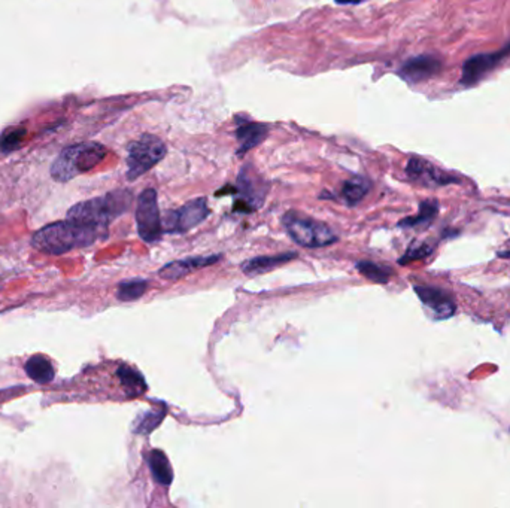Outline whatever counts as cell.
<instances>
[{"mask_svg":"<svg viewBox=\"0 0 510 508\" xmlns=\"http://www.w3.org/2000/svg\"><path fill=\"white\" fill-rule=\"evenodd\" d=\"M117 374H118L121 384H123L124 389L127 391L128 397L141 395V393L145 392L146 383H145L142 374L139 371H136V370L130 369V367L124 365V367H119Z\"/></svg>","mask_w":510,"mask_h":508,"instance_id":"ffe728a7","label":"cell"},{"mask_svg":"<svg viewBox=\"0 0 510 508\" xmlns=\"http://www.w3.org/2000/svg\"><path fill=\"white\" fill-rule=\"evenodd\" d=\"M282 225L290 238L303 248H324L337 242V234L327 224L312 220L297 212H287L282 218Z\"/></svg>","mask_w":510,"mask_h":508,"instance_id":"277c9868","label":"cell"},{"mask_svg":"<svg viewBox=\"0 0 510 508\" xmlns=\"http://www.w3.org/2000/svg\"><path fill=\"white\" fill-rule=\"evenodd\" d=\"M106 152V148L96 142L67 146L51 165V176L57 182L72 181L96 168L105 159Z\"/></svg>","mask_w":510,"mask_h":508,"instance_id":"3957f363","label":"cell"},{"mask_svg":"<svg viewBox=\"0 0 510 508\" xmlns=\"http://www.w3.org/2000/svg\"><path fill=\"white\" fill-rule=\"evenodd\" d=\"M146 288H148V280L146 279H128L123 280L118 285V291H117V299L119 301H136L139 300L141 297H143Z\"/></svg>","mask_w":510,"mask_h":508,"instance_id":"44dd1931","label":"cell"},{"mask_svg":"<svg viewBox=\"0 0 510 508\" xmlns=\"http://www.w3.org/2000/svg\"><path fill=\"white\" fill-rule=\"evenodd\" d=\"M299 257L297 252H283V253H276V255H267V257H257L245 261L242 264V271L248 276H258L267 273L276 267L287 264V262L296 259Z\"/></svg>","mask_w":510,"mask_h":508,"instance_id":"9a60e30c","label":"cell"},{"mask_svg":"<svg viewBox=\"0 0 510 508\" xmlns=\"http://www.w3.org/2000/svg\"><path fill=\"white\" fill-rule=\"evenodd\" d=\"M25 136V130L21 127H15L11 130H6L0 137V151L3 154H10L15 150H19L23 143V139Z\"/></svg>","mask_w":510,"mask_h":508,"instance_id":"cb8c5ba5","label":"cell"},{"mask_svg":"<svg viewBox=\"0 0 510 508\" xmlns=\"http://www.w3.org/2000/svg\"><path fill=\"white\" fill-rule=\"evenodd\" d=\"M498 257H510V252H501V253H497Z\"/></svg>","mask_w":510,"mask_h":508,"instance_id":"4316f807","label":"cell"},{"mask_svg":"<svg viewBox=\"0 0 510 508\" xmlns=\"http://www.w3.org/2000/svg\"><path fill=\"white\" fill-rule=\"evenodd\" d=\"M439 212V203L436 200H426L419 203V212L415 216L404 218L399 222L402 229H415V227L430 225Z\"/></svg>","mask_w":510,"mask_h":508,"instance_id":"d6986e66","label":"cell"},{"mask_svg":"<svg viewBox=\"0 0 510 508\" xmlns=\"http://www.w3.org/2000/svg\"><path fill=\"white\" fill-rule=\"evenodd\" d=\"M415 292L418 294L419 300L436 314L437 319H448L455 313V303L452 297L443 289L433 286H415Z\"/></svg>","mask_w":510,"mask_h":508,"instance_id":"5bb4252c","label":"cell"},{"mask_svg":"<svg viewBox=\"0 0 510 508\" xmlns=\"http://www.w3.org/2000/svg\"><path fill=\"white\" fill-rule=\"evenodd\" d=\"M269 126L264 122L248 119L246 117H236V139L239 143L237 155H244L253 148L263 143L269 136Z\"/></svg>","mask_w":510,"mask_h":508,"instance_id":"7c38bea8","label":"cell"},{"mask_svg":"<svg viewBox=\"0 0 510 508\" xmlns=\"http://www.w3.org/2000/svg\"><path fill=\"white\" fill-rule=\"evenodd\" d=\"M25 373H27L29 378L34 380L36 383L45 384L49 383L54 379L56 371L54 367L51 364L45 356L42 355H34L32 356L27 362H25Z\"/></svg>","mask_w":510,"mask_h":508,"instance_id":"ac0fdd59","label":"cell"},{"mask_svg":"<svg viewBox=\"0 0 510 508\" xmlns=\"http://www.w3.org/2000/svg\"><path fill=\"white\" fill-rule=\"evenodd\" d=\"M357 268L362 276L375 284H388V280H390L393 275L390 268L370 261H360L357 264Z\"/></svg>","mask_w":510,"mask_h":508,"instance_id":"603a6c76","label":"cell"},{"mask_svg":"<svg viewBox=\"0 0 510 508\" xmlns=\"http://www.w3.org/2000/svg\"><path fill=\"white\" fill-rule=\"evenodd\" d=\"M164 416H166V407H164L163 404L159 408L146 411V413L139 416V419L135 422L136 426L133 428V432L139 434V435L151 434L154 429L163 422Z\"/></svg>","mask_w":510,"mask_h":508,"instance_id":"7402d4cb","label":"cell"},{"mask_svg":"<svg viewBox=\"0 0 510 508\" xmlns=\"http://www.w3.org/2000/svg\"><path fill=\"white\" fill-rule=\"evenodd\" d=\"M443 69L442 60L434 56H418L409 58L399 69V76L409 84H419L437 76Z\"/></svg>","mask_w":510,"mask_h":508,"instance_id":"8fae6325","label":"cell"},{"mask_svg":"<svg viewBox=\"0 0 510 508\" xmlns=\"http://www.w3.org/2000/svg\"><path fill=\"white\" fill-rule=\"evenodd\" d=\"M370 188H371V183L367 178L353 176L351 179H348L342 185L340 200L347 206L353 207V206H357L360 201H362V198H364L369 194Z\"/></svg>","mask_w":510,"mask_h":508,"instance_id":"e0dca14e","label":"cell"},{"mask_svg":"<svg viewBox=\"0 0 510 508\" xmlns=\"http://www.w3.org/2000/svg\"><path fill=\"white\" fill-rule=\"evenodd\" d=\"M337 5H358L362 0H334Z\"/></svg>","mask_w":510,"mask_h":508,"instance_id":"484cf974","label":"cell"},{"mask_svg":"<svg viewBox=\"0 0 510 508\" xmlns=\"http://www.w3.org/2000/svg\"><path fill=\"white\" fill-rule=\"evenodd\" d=\"M221 258H222L221 253H215V255L189 257L185 259L172 261L159 270V276L164 280H172V282H175V280L183 279L196 270L213 266L215 262H218Z\"/></svg>","mask_w":510,"mask_h":508,"instance_id":"4fadbf2b","label":"cell"},{"mask_svg":"<svg viewBox=\"0 0 510 508\" xmlns=\"http://www.w3.org/2000/svg\"><path fill=\"white\" fill-rule=\"evenodd\" d=\"M148 467L151 470L152 478L161 486H170L174 481V470L164 452L154 449L148 454Z\"/></svg>","mask_w":510,"mask_h":508,"instance_id":"2e32d148","label":"cell"},{"mask_svg":"<svg viewBox=\"0 0 510 508\" xmlns=\"http://www.w3.org/2000/svg\"><path fill=\"white\" fill-rule=\"evenodd\" d=\"M133 203V194L127 189L108 192L106 196L91 198L69 209L67 220L91 227L108 238L111 222L124 215Z\"/></svg>","mask_w":510,"mask_h":508,"instance_id":"7a4b0ae2","label":"cell"},{"mask_svg":"<svg viewBox=\"0 0 510 508\" xmlns=\"http://www.w3.org/2000/svg\"><path fill=\"white\" fill-rule=\"evenodd\" d=\"M230 191L237 196L235 212L251 213L264 203L269 185L253 165L245 164L239 172L236 187H233Z\"/></svg>","mask_w":510,"mask_h":508,"instance_id":"8992f818","label":"cell"},{"mask_svg":"<svg viewBox=\"0 0 510 508\" xmlns=\"http://www.w3.org/2000/svg\"><path fill=\"white\" fill-rule=\"evenodd\" d=\"M105 238L99 230L66 218V221L49 224L34 233L32 246L49 255H63L76 248L91 246Z\"/></svg>","mask_w":510,"mask_h":508,"instance_id":"6da1fadb","label":"cell"},{"mask_svg":"<svg viewBox=\"0 0 510 508\" xmlns=\"http://www.w3.org/2000/svg\"><path fill=\"white\" fill-rule=\"evenodd\" d=\"M209 215L211 209L205 197L189 200L184 206L166 213L163 220V230L169 234H184L200 225Z\"/></svg>","mask_w":510,"mask_h":508,"instance_id":"ba28073f","label":"cell"},{"mask_svg":"<svg viewBox=\"0 0 510 508\" xmlns=\"http://www.w3.org/2000/svg\"><path fill=\"white\" fill-rule=\"evenodd\" d=\"M136 225L141 239L146 243H157L163 238V221L159 209L157 191L148 188L137 197Z\"/></svg>","mask_w":510,"mask_h":508,"instance_id":"52a82bcc","label":"cell"},{"mask_svg":"<svg viewBox=\"0 0 510 508\" xmlns=\"http://www.w3.org/2000/svg\"><path fill=\"white\" fill-rule=\"evenodd\" d=\"M406 174H408V178L412 182L430 188L443 187L448 185V183L458 182L454 176H451V174L437 169L436 165H433L427 160L419 159V157H412L408 161V165H406Z\"/></svg>","mask_w":510,"mask_h":508,"instance_id":"30bf717a","label":"cell"},{"mask_svg":"<svg viewBox=\"0 0 510 508\" xmlns=\"http://www.w3.org/2000/svg\"><path fill=\"white\" fill-rule=\"evenodd\" d=\"M167 154V146L163 140L151 133H145L127 148V179L136 181L154 165H157Z\"/></svg>","mask_w":510,"mask_h":508,"instance_id":"5b68a950","label":"cell"},{"mask_svg":"<svg viewBox=\"0 0 510 508\" xmlns=\"http://www.w3.org/2000/svg\"><path fill=\"white\" fill-rule=\"evenodd\" d=\"M510 57V42L506 47L496 52H488V54H478L473 56L469 60H465L461 73V84L470 86L473 84H478L482 78H485L489 72H492L497 66L503 63L505 60Z\"/></svg>","mask_w":510,"mask_h":508,"instance_id":"9c48e42d","label":"cell"},{"mask_svg":"<svg viewBox=\"0 0 510 508\" xmlns=\"http://www.w3.org/2000/svg\"><path fill=\"white\" fill-rule=\"evenodd\" d=\"M433 252V248H430L427 243H417V244H412V246H409L408 252L404 253V255L400 258V264H409V262L412 261H417V259H422L428 257L430 253Z\"/></svg>","mask_w":510,"mask_h":508,"instance_id":"d4e9b609","label":"cell"}]
</instances>
